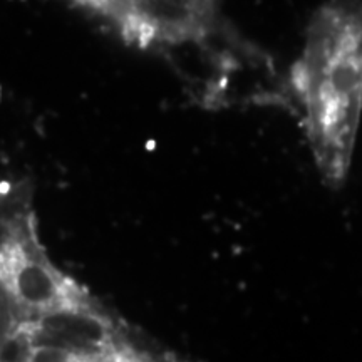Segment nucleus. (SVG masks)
<instances>
[{
    "instance_id": "1",
    "label": "nucleus",
    "mask_w": 362,
    "mask_h": 362,
    "mask_svg": "<svg viewBox=\"0 0 362 362\" xmlns=\"http://www.w3.org/2000/svg\"><path fill=\"white\" fill-rule=\"evenodd\" d=\"M287 84L319 175L341 188L362 116V0H327L312 13Z\"/></svg>"
},
{
    "instance_id": "2",
    "label": "nucleus",
    "mask_w": 362,
    "mask_h": 362,
    "mask_svg": "<svg viewBox=\"0 0 362 362\" xmlns=\"http://www.w3.org/2000/svg\"><path fill=\"white\" fill-rule=\"evenodd\" d=\"M93 296L47 253L39 233L30 181L4 178L0 193L2 322L51 314L83 304Z\"/></svg>"
},
{
    "instance_id": "3",
    "label": "nucleus",
    "mask_w": 362,
    "mask_h": 362,
    "mask_svg": "<svg viewBox=\"0 0 362 362\" xmlns=\"http://www.w3.org/2000/svg\"><path fill=\"white\" fill-rule=\"evenodd\" d=\"M0 362H189L134 334L96 296L34 319L2 322Z\"/></svg>"
},
{
    "instance_id": "4",
    "label": "nucleus",
    "mask_w": 362,
    "mask_h": 362,
    "mask_svg": "<svg viewBox=\"0 0 362 362\" xmlns=\"http://www.w3.org/2000/svg\"><path fill=\"white\" fill-rule=\"evenodd\" d=\"M143 52L211 56L225 39L226 0H67Z\"/></svg>"
}]
</instances>
